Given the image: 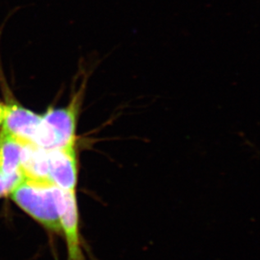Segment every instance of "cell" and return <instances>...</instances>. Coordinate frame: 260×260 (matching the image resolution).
Here are the masks:
<instances>
[{
	"label": "cell",
	"mask_w": 260,
	"mask_h": 260,
	"mask_svg": "<svg viewBox=\"0 0 260 260\" xmlns=\"http://www.w3.org/2000/svg\"><path fill=\"white\" fill-rule=\"evenodd\" d=\"M63 192L51 181L24 179L10 196L23 211L42 226L60 233L59 210Z\"/></svg>",
	"instance_id": "6da1fadb"
},
{
	"label": "cell",
	"mask_w": 260,
	"mask_h": 260,
	"mask_svg": "<svg viewBox=\"0 0 260 260\" xmlns=\"http://www.w3.org/2000/svg\"><path fill=\"white\" fill-rule=\"evenodd\" d=\"M88 77L82 79L81 84L65 107H50L42 117L47 125L52 149L57 147L75 146L79 113L86 90Z\"/></svg>",
	"instance_id": "7a4b0ae2"
},
{
	"label": "cell",
	"mask_w": 260,
	"mask_h": 260,
	"mask_svg": "<svg viewBox=\"0 0 260 260\" xmlns=\"http://www.w3.org/2000/svg\"><path fill=\"white\" fill-rule=\"evenodd\" d=\"M6 99L1 131L23 143H36L42 126V115L21 106L10 94Z\"/></svg>",
	"instance_id": "3957f363"
},
{
	"label": "cell",
	"mask_w": 260,
	"mask_h": 260,
	"mask_svg": "<svg viewBox=\"0 0 260 260\" xmlns=\"http://www.w3.org/2000/svg\"><path fill=\"white\" fill-rule=\"evenodd\" d=\"M49 180L64 191H75L79 180V165L75 146L48 151Z\"/></svg>",
	"instance_id": "277c9868"
},
{
	"label": "cell",
	"mask_w": 260,
	"mask_h": 260,
	"mask_svg": "<svg viewBox=\"0 0 260 260\" xmlns=\"http://www.w3.org/2000/svg\"><path fill=\"white\" fill-rule=\"evenodd\" d=\"M59 219L68 248V260H85L79 235V214L76 191H64Z\"/></svg>",
	"instance_id": "5b68a950"
},
{
	"label": "cell",
	"mask_w": 260,
	"mask_h": 260,
	"mask_svg": "<svg viewBox=\"0 0 260 260\" xmlns=\"http://www.w3.org/2000/svg\"><path fill=\"white\" fill-rule=\"evenodd\" d=\"M20 172L24 178L50 181L48 151L31 143H23Z\"/></svg>",
	"instance_id": "8992f818"
},
{
	"label": "cell",
	"mask_w": 260,
	"mask_h": 260,
	"mask_svg": "<svg viewBox=\"0 0 260 260\" xmlns=\"http://www.w3.org/2000/svg\"><path fill=\"white\" fill-rule=\"evenodd\" d=\"M23 142L0 130V172L6 174L20 172Z\"/></svg>",
	"instance_id": "52a82bcc"
},
{
	"label": "cell",
	"mask_w": 260,
	"mask_h": 260,
	"mask_svg": "<svg viewBox=\"0 0 260 260\" xmlns=\"http://www.w3.org/2000/svg\"><path fill=\"white\" fill-rule=\"evenodd\" d=\"M24 179L21 173L6 174L0 172V198L11 194Z\"/></svg>",
	"instance_id": "ba28073f"
},
{
	"label": "cell",
	"mask_w": 260,
	"mask_h": 260,
	"mask_svg": "<svg viewBox=\"0 0 260 260\" xmlns=\"http://www.w3.org/2000/svg\"><path fill=\"white\" fill-rule=\"evenodd\" d=\"M5 113V103L0 101V126L2 125L3 120Z\"/></svg>",
	"instance_id": "9c48e42d"
}]
</instances>
